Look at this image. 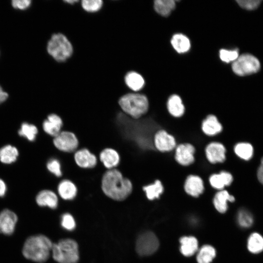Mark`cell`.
<instances>
[{"label":"cell","mask_w":263,"mask_h":263,"mask_svg":"<svg viewBox=\"0 0 263 263\" xmlns=\"http://www.w3.org/2000/svg\"><path fill=\"white\" fill-rule=\"evenodd\" d=\"M101 188L107 196L120 201L126 199L131 194L133 185L129 178L124 177L120 171L113 169L108 170L103 175Z\"/></svg>","instance_id":"1"},{"label":"cell","mask_w":263,"mask_h":263,"mask_svg":"<svg viewBox=\"0 0 263 263\" xmlns=\"http://www.w3.org/2000/svg\"><path fill=\"white\" fill-rule=\"evenodd\" d=\"M53 244L51 241L44 235L32 236L25 242L22 254L28 260L43 263L49 258Z\"/></svg>","instance_id":"2"},{"label":"cell","mask_w":263,"mask_h":263,"mask_svg":"<svg viewBox=\"0 0 263 263\" xmlns=\"http://www.w3.org/2000/svg\"><path fill=\"white\" fill-rule=\"evenodd\" d=\"M118 104L122 111L132 118L137 120L148 112L149 102L147 97L137 93H128L122 96Z\"/></svg>","instance_id":"3"},{"label":"cell","mask_w":263,"mask_h":263,"mask_svg":"<svg viewBox=\"0 0 263 263\" xmlns=\"http://www.w3.org/2000/svg\"><path fill=\"white\" fill-rule=\"evenodd\" d=\"M51 251L53 259L58 263H77L79 260L78 246L73 239L60 240L53 244Z\"/></svg>","instance_id":"4"},{"label":"cell","mask_w":263,"mask_h":263,"mask_svg":"<svg viewBox=\"0 0 263 263\" xmlns=\"http://www.w3.org/2000/svg\"><path fill=\"white\" fill-rule=\"evenodd\" d=\"M48 54L56 61L63 62L70 58L73 53V47L68 38L62 33L53 34L48 42Z\"/></svg>","instance_id":"5"},{"label":"cell","mask_w":263,"mask_h":263,"mask_svg":"<svg viewBox=\"0 0 263 263\" xmlns=\"http://www.w3.org/2000/svg\"><path fill=\"white\" fill-rule=\"evenodd\" d=\"M260 68L259 60L249 54H244L232 63L233 72L240 76H244L257 73Z\"/></svg>","instance_id":"6"},{"label":"cell","mask_w":263,"mask_h":263,"mask_svg":"<svg viewBox=\"0 0 263 263\" xmlns=\"http://www.w3.org/2000/svg\"><path fill=\"white\" fill-rule=\"evenodd\" d=\"M159 241L152 232L146 231L141 234L136 242V250L140 256H149L158 248Z\"/></svg>","instance_id":"7"},{"label":"cell","mask_w":263,"mask_h":263,"mask_svg":"<svg viewBox=\"0 0 263 263\" xmlns=\"http://www.w3.org/2000/svg\"><path fill=\"white\" fill-rule=\"evenodd\" d=\"M153 144L155 150L161 153L173 151L177 145L174 136L163 129L155 132Z\"/></svg>","instance_id":"8"},{"label":"cell","mask_w":263,"mask_h":263,"mask_svg":"<svg viewBox=\"0 0 263 263\" xmlns=\"http://www.w3.org/2000/svg\"><path fill=\"white\" fill-rule=\"evenodd\" d=\"M53 143L58 150L65 152L75 151L79 145L78 138L75 134L70 131H61L54 137Z\"/></svg>","instance_id":"9"},{"label":"cell","mask_w":263,"mask_h":263,"mask_svg":"<svg viewBox=\"0 0 263 263\" xmlns=\"http://www.w3.org/2000/svg\"><path fill=\"white\" fill-rule=\"evenodd\" d=\"M195 147L189 143H180L177 145L174 150V158L179 165L187 167L193 164L195 161Z\"/></svg>","instance_id":"10"},{"label":"cell","mask_w":263,"mask_h":263,"mask_svg":"<svg viewBox=\"0 0 263 263\" xmlns=\"http://www.w3.org/2000/svg\"><path fill=\"white\" fill-rule=\"evenodd\" d=\"M226 152L224 145L217 141L209 142L205 149L206 158L212 165L224 163L226 159Z\"/></svg>","instance_id":"11"},{"label":"cell","mask_w":263,"mask_h":263,"mask_svg":"<svg viewBox=\"0 0 263 263\" xmlns=\"http://www.w3.org/2000/svg\"><path fill=\"white\" fill-rule=\"evenodd\" d=\"M184 192L188 196L198 198L202 195L205 191V184L202 178L194 174L188 175L184 183Z\"/></svg>","instance_id":"12"},{"label":"cell","mask_w":263,"mask_h":263,"mask_svg":"<svg viewBox=\"0 0 263 263\" xmlns=\"http://www.w3.org/2000/svg\"><path fill=\"white\" fill-rule=\"evenodd\" d=\"M201 129L206 136L212 137L220 134L223 131V127L215 115L209 114L203 120Z\"/></svg>","instance_id":"13"},{"label":"cell","mask_w":263,"mask_h":263,"mask_svg":"<svg viewBox=\"0 0 263 263\" xmlns=\"http://www.w3.org/2000/svg\"><path fill=\"white\" fill-rule=\"evenodd\" d=\"M232 174L227 170H221L211 174L208 178L210 186L216 191L225 189L230 186L233 181Z\"/></svg>","instance_id":"14"},{"label":"cell","mask_w":263,"mask_h":263,"mask_svg":"<svg viewBox=\"0 0 263 263\" xmlns=\"http://www.w3.org/2000/svg\"><path fill=\"white\" fill-rule=\"evenodd\" d=\"M74 160L77 166L83 169L93 168L97 163L95 155L86 148L76 150L74 154Z\"/></svg>","instance_id":"15"},{"label":"cell","mask_w":263,"mask_h":263,"mask_svg":"<svg viewBox=\"0 0 263 263\" xmlns=\"http://www.w3.org/2000/svg\"><path fill=\"white\" fill-rule=\"evenodd\" d=\"M18 221L17 215L9 209H4L0 213V233L11 235L15 230Z\"/></svg>","instance_id":"16"},{"label":"cell","mask_w":263,"mask_h":263,"mask_svg":"<svg viewBox=\"0 0 263 263\" xmlns=\"http://www.w3.org/2000/svg\"><path fill=\"white\" fill-rule=\"evenodd\" d=\"M235 198L233 195L225 189L217 191L214 194L212 203L215 209L221 213H224L227 210L228 202L233 203Z\"/></svg>","instance_id":"17"},{"label":"cell","mask_w":263,"mask_h":263,"mask_svg":"<svg viewBox=\"0 0 263 263\" xmlns=\"http://www.w3.org/2000/svg\"><path fill=\"white\" fill-rule=\"evenodd\" d=\"M167 110L172 117L179 118L185 114L186 108L181 97L176 94L171 95L166 104Z\"/></svg>","instance_id":"18"},{"label":"cell","mask_w":263,"mask_h":263,"mask_svg":"<svg viewBox=\"0 0 263 263\" xmlns=\"http://www.w3.org/2000/svg\"><path fill=\"white\" fill-rule=\"evenodd\" d=\"M99 157L100 162L108 170L116 167L120 161L118 152L115 150L111 148L103 149L100 152Z\"/></svg>","instance_id":"19"},{"label":"cell","mask_w":263,"mask_h":263,"mask_svg":"<svg viewBox=\"0 0 263 263\" xmlns=\"http://www.w3.org/2000/svg\"><path fill=\"white\" fill-rule=\"evenodd\" d=\"M63 124V121L59 116L51 113L43 121L42 127L46 133L55 137L61 132Z\"/></svg>","instance_id":"20"},{"label":"cell","mask_w":263,"mask_h":263,"mask_svg":"<svg viewBox=\"0 0 263 263\" xmlns=\"http://www.w3.org/2000/svg\"><path fill=\"white\" fill-rule=\"evenodd\" d=\"M246 248L248 252L257 255L263 252V235L254 231L250 233L246 240Z\"/></svg>","instance_id":"21"},{"label":"cell","mask_w":263,"mask_h":263,"mask_svg":"<svg viewBox=\"0 0 263 263\" xmlns=\"http://www.w3.org/2000/svg\"><path fill=\"white\" fill-rule=\"evenodd\" d=\"M36 202L41 207H48L55 209L57 207L58 198L56 195L50 190H43L36 196Z\"/></svg>","instance_id":"22"},{"label":"cell","mask_w":263,"mask_h":263,"mask_svg":"<svg viewBox=\"0 0 263 263\" xmlns=\"http://www.w3.org/2000/svg\"><path fill=\"white\" fill-rule=\"evenodd\" d=\"M57 191L59 196L65 200H71L75 198L77 189L75 185L71 180L64 179L58 184Z\"/></svg>","instance_id":"23"},{"label":"cell","mask_w":263,"mask_h":263,"mask_svg":"<svg viewBox=\"0 0 263 263\" xmlns=\"http://www.w3.org/2000/svg\"><path fill=\"white\" fill-rule=\"evenodd\" d=\"M181 253L186 257L194 254L198 248V242L193 236H183L180 239Z\"/></svg>","instance_id":"24"},{"label":"cell","mask_w":263,"mask_h":263,"mask_svg":"<svg viewBox=\"0 0 263 263\" xmlns=\"http://www.w3.org/2000/svg\"><path fill=\"white\" fill-rule=\"evenodd\" d=\"M142 188L147 198L150 201L159 199L164 192V186L159 179H156L153 182L143 186Z\"/></svg>","instance_id":"25"},{"label":"cell","mask_w":263,"mask_h":263,"mask_svg":"<svg viewBox=\"0 0 263 263\" xmlns=\"http://www.w3.org/2000/svg\"><path fill=\"white\" fill-rule=\"evenodd\" d=\"M124 79L126 85L134 92L141 90L145 85V80L143 76L135 71L127 73Z\"/></svg>","instance_id":"26"},{"label":"cell","mask_w":263,"mask_h":263,"mask_svg":"<svg viewBox=\"0 0 263 263\" xmlns=\"http://www.w3.org/2000/svg\"><path fill=\"white\" fill-rule=\"evenodd\" d=\"M171 44L178 53L188 52L190 48V41L185 35L178 33L174 34L171 39Z\"/></svg>","instance_id":"27"},{"label":"cell","mask_w":263,"mask_h":263,"mask_svg":"<svg viewBox=\"0 0 263 263\" xmlns=\"http://www.w3.org/2000/svg\"><path fill=\"white\" fill-rule=\"evenodd\" d=\"M236 222L238 225L243 229L251 228L254 223L253 214L248 209L240 208L236 214Z\"/></svg>","instance_id":"28"},{"label":"cell","mask_w":263,"mask_h":263,"mask_svg":"<svg viewBox=\"0 0 263 263\" xmlns=\"http://www.w3.org/2000/svg\"><path fill=\"white\" fill-rule=\"evenodd\" d=\"M216 250L211 245L206 244L199 250L196 256L198 263H210L216 256Z\"/></svg>","instance_id":"29"},{"label":"cell","mask_w":263,"mask_h":263,"mask_svg":"<svg viewBox=\"0 0 263 263\" xmlns=\"http://www.w3.org/2000/svg\"><path fill=\"white\" fill-rule=\"evenodd\" d=\"M175 5V1L173 0H156L154 1L155 10L162 16H168Z\"/></svg>","instance_id":"30"},{"label":"cell","mask_w":263,"mask_h":263,"mask_svg":"<svg viewBox=\"0 0 263 263\" xmlns=\"http://www.w3.org/2000/svg\"><path fill=\"white\" fill-rule=\"evenodd\" d=\"M17 148L11 145H6L0 149V160L5 164H10L15 162L18 156Z\"/></svg>","instance_id":"31"},{"label":"cell","mask_w":263,"mask_h":263,"mask_svg":"<svg viewBox=\"0 0 263 263\" xmlns=\"http://www.w3.org/2000/svg\"><path fill=\"white\" fill-rule=\"evenodd\" d=\"M233 150L237 156L245 160L250 159L253 153L252 146L250 144L245 142L236 144Z\"/></svg>","instance_id":"32"},{"label":"cell","mask_w":263,"mask_h":263,"mask_svg":"<svg viewBox=\"0 0 263 263\" xmlns=\"http://www.w3.org/2000/svg\"><path fill=\"white\" fill-rule=\"evenodd\" d=\"M18 132L19 135L25 137L30 141H33L36 139L38 130L35 125L23 123L21 124Z\"/></svg>","instance_id":"33"},{"label":"cell","mask_w":263,"mask_h":263,"mask_svg":"<svg viewBox=\"0 0 263 263\" xmlns=\"http://www.w3.org/2000/svg\"><path fill=\"white\" fill-rule=\"evenodd\" d=\"M81 5L82 8L87 12H97L101 8L103 1L101 0H83L81 1Z\"/></svg>","instance_id":"34"},{"label":"cell","mask_w":263,"mask_h":263,"mask_svg":"<svg viewBox=\"0 0 263 263\" xmlns=\"http://www.w3.org/2000/svg\"><path fill=\"white\" fill-rule=\"evenodd\" d=\"M219 56L223 61L229 63L234 62L239 56L237 50H229L222 49L220 50Z\"/></svg>","instance_id":"35"},{"label":"cell","mask_w":263,"mask_h":263,"mask_svg":"<svg viewBox=\"0 0 263 263\" xmlns=\"http://www.w3.org/2000/svg\"><path fill=\"white\" fill-rule=\"evenodd\" d=\"M48 170L56 176L59 177L62 176L61 166L59 160L56 158L50 159L47 163Z\"/></svg>","instance_id":"36"},{"label":"cell","mask_w":263,"mask_h":263,"mask_svg":"<svg viewBox=\"0 0 263 263\" xmlns=\"http://www.w3.org/2000/svg\"><path fill=\"white\" fill-rule=\"evenodd\" d=\"M62 226L68 230H72L75 227V223L73 217L69 213L63 214L61 222Z\"/></svg>","instance_id":"37"},{"label":"cell","mask_w":263,"mask_h":263,"mask_svg":"<svg viewBox=\"0 0 263 263\" xmlns=\"http://www.w3.org/2000/svg\"><path fill=\"white\" fill-rule=\"evenodd\" d=\"M238 4L243 8L247 10H254L260 5V0H237Z\"/></svg>","instance_id":"38"},{"label":"cell","mask_w":263,"mask_h":263,"mask_svg":"<svg viewBox=\"0 0 263 263\" xmlns=\"http://www.w3.org/2000/svg\"><path fill=\"white\" fill-rule=\"evenodd\" d=\"M30 0H14L12 1V6L18 9L25 10L31 5Z\"/></svg>","instance_id":"39"},{"label":"cell","mask_w":263,"mask_h":263,"mask_svg":"<svg viewBox=\"0 0 263 263\" xmlns=\"http://www.w3.org/2000/svg\"><path fill=\"white\" fill-rule=\"evenodd\" d=\"M257 176L259 181L263 184V158L261 160V165L258 169Z\"/></svg>","instance_id":"40"},{"label":"cell","mask_w":263,"mask_h":263,"mask_svg":"<svg viewBox=\"0 0 263 263\" xmlns=\"http://www.w3.org/2000/svg\"><path fill=\"white\" fill-rule=\"evenodd\" d=\"M6 191V186L4 181L0 179V197L4 196Z\"/></svg>","instance_id":"41"},{"label":"cell","mask_w":263,"mask_h":263,"mask_svg":"<svg viewBox=\"0 0 263 263\" xmlns=\"http://www.w3.org/2000/svg\"><path fill=\"white\" fill-rule=\"evenodd\" d=\"M8 96V94L4 92L0 86V104L5 101Z\"/></svg>","instance_id":"42"},{"label":"cell","mask_w":263,"mask_h":263,"mask_svg":"<svg viewBox=\"0 0 263 263\" xmlns=\"http://www.w3.org/2000/svg\"><path fill=\"white\" fill-rule=\"evenodd\" d=\"M64 1L69 4H73L75 2H78V1L77 0H65Z\"/></svg>","instance_id":"43"}]
</instances>
